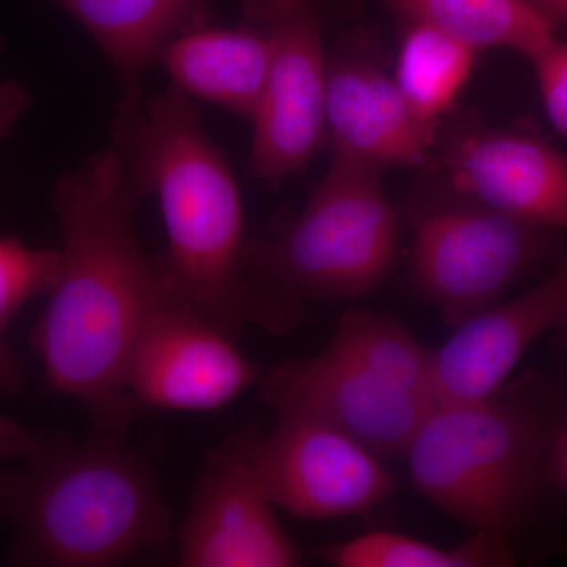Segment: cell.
Returning <instances> with one entry per match:
<instances>
[{
  "mask_svg": "<svg viewBox=\"0 0 567 567\" xmlns=\"http://www.w3.org/2000/svg\"><path fill=\"white\" fill-rule=\"evenodd\" d=\"M142 197L115 145L62 175L52 192L61 268L31 344L43 393L81 402L100 435L125 434L136 409L126 388L130 358L171 295L158 260L145 256L133 230Z\"/></svg>",
  "mask_w": 567,
  "mask_h": 567,
  "instance_id": "cell-1",
  "label": "cell"
},
{
  "mask_svg": "<svg viewBox=\"0 0 567 567\" xmlns=\"http://www.w3.org/2000/svg\"><path fill=\"white\" fill-rule=\"evenodd\" d=\"M111 134L141 193L158 196L167 235L158 264L175 300L229 336L248 323H293L245 274L240 189L192 96L173 85L122 99Z\"/></svg>",
  "mask_w": 567,
  "mask_h": 567,
  "instance_id": "cell-2",
  "label": "cell"
},
{
  "mask_svg": "<svg viewBox=\"0 0 567 567\" xmlns=\"http://www.w3.org/2000/svg\"><path fill=\"white\" fill-rule=\"evenodd\" d=\"M6 520L17 525L14 566L125 565L158 550L169 509L151 465L123 436H48L9 470Z\"/></svg>",
  "mask_w": 567,
  "mask_h": 567,
  "instance_id": "cell-3",
  "label": "cell"
},
{
  "mask_svg": "<svg viewBox=\"0 0 567 567\" xmlns=\"http://www.w3.org/2000/svg\"><path fill=\"white\" fill-rule=\"evenodd\" d=\"M398 238L399 216L380 173L334 156L297 218L245 245V274L290 311L297 300H350L385 278Z\"/></svg>",
  "mask_w": 567,
  "mask_h": 567,
  "instance_id": "cell-4",
  "label": "cell"
},
{
  "mask_svg": "<svg viewBox=\"0 0 567 567\" xmlns=\"http://www.w3.org/2000/svg\"><path fill=\"white\" fill-rule=\"evenodd\" d=\"M550 431L527 406L494 395L439 404L405 451L410 476L450 516L506 536L547 481Z\"/></svg>",
  "mask_w": 567,
  "mask_h": 567,
  "instance_id": "cell-5",
  "label": "cell"
},
{
  "mask_svg": "<svg viewBox=\"0 0 567 567\" xmlns=\"http://www.w3.org/2000/svg\"><path fill=\"white\" fill-rule=\"evenodd\" d=\"M412 281L457 328L494 306L548 251L555 229L524 221L453 189L410 213Z\"/></svg>",
  "mask_w": 567,
  "mask_h": 567,
  "instance_id": "cell-6",
  "label": "cell"
},
{
  "mask_svg": "<svg viewBox=\"0 0 567 567\" xmlns=\"http://www.w3.org/2000/svg\"><path fill=\"white\" fill-rule=\"evenodd\" d=\"M244 17L270 43L249 167L259 181L276 185L305 171L323 140L322 14L317 0H244Z\"/></svg>",
  "mask_w": 567,
  "mask_h": 567,
  "instance_id": "cell-7",
  "label": "cell"
},
{
  "mask_svg": "<svg viewBox=\"0 0 567 567\" xmlns=\"http://www.w3.org/2000/svg\"><path fill=\"white\" fill-rule=\"evenodd\" d=\"M265 436L240 435L246 461L275 506L297 517L365 514L394 491L380 456L301 412H278Z\"/></svg>",
  "mask_w": 567,
  "mask_h": 567,
  "instance_id": "cell-8",
  "label": "cell"
},
{
  "mask_svg": "<svg viewBox=\"0 0 567 567\" xmlns=\"http://www.w3.org/2000/svg\"><path fill=\"white\" fill-rule=\"evenodd\" d=\"M256 377V365L233 336L169 295L134 344L126 388L136 406L212 412L238 398Z\"/></svg>",
  "mask_w": 567,
  "mask_h": 567,
  "instance_id": "cell-9",
  "label": "cell"
},
{
  "mask_svg": "<svg viewBox=\"0 0 567 567\" xmlns=\"http://www.w3.org/2000/svg\"><path fill=\"white\" fill-rule=\"evenodd\" d=\"M453 192L550 229L567 227V156L533 134L458 123L435 142Z\"/></svg>",
  "mask_w": 567,
  "mask_h": 567,
  "instance_id": "cell-10",
  "label": "cell"
},
{
  "mask_svg": "<svg viewBox=\"0 0 567 567\" xmlns=\"http://www.w3.org/2000/svg\"><path fill=\"white\" fill-rule=\"evenodd\" d=\"M185 567H290L300 550L254 475L240 439L213 451L178 533Z\"/></svg>",
  "mask_w": 567,
  "mask_h": 567,
  "instance_id": "cell-11",
  "label": "cell"
},
{
  "mask_svg": "<svg viewBox=\"0 0 567 567\" xmlns=\"http://www.w3.org/2000/svg\"><path fill=\"white\" fill-rule=\"evenodd\" d=\"M262 391L278 412L319 417L380 457L405 454L439 405L394 390L327 350L278 365L264 380Z\"/></svg>",
  "mask_w": 567,
  "mask_h": 567,
  "instance_id": "cell-12",
  "label": "cell"
},
{
  "mask_svg": "<svg viewBox=\"0 0 567 567\" xmlns=\"http://www.w3.org/2000/svg\"><path fill=\"white\" fill-rule=\"evenodd\" d=\"M567 323V251L535 287L491 306L456 328L432 353L436 404H465L495 395L528 347L540 334Z\"/></svg>",
  "mask_w": 567,
  "mask_h": 567,
  "instance_id": "cell-13",
  "label": "cell"
},
{
  "mask_svg": "<svg viewBox=\"0 0 567 567\" xmlns=\"http://www.w3.org/2000/svg\"><path fill=\"white\" fill-rule=\"evenodd\" d=\"M324 130L334 156L377 173L435 169L436 134L417 121L394 78L365 55L338 52L328 59Z\"/></svg>",
  "mask_w": 567,
  "mask_h": 567,
  "instance_id": "cell-14",
  "label": "cell"
},
{
  "mask_svg": "<svg viewBox=\"0 0 567 567\" xmlns=\"http://www.w3.org/2000/svg\"><path fill=\"white\" fill-rule=\"evenodd\" d=\"M159 63L175 87L254 121L267 87L270 43L259 29L203 28L171 41Z\"/></svg>",
  "mask_w": 567,
  "mask_h": 567,
  "instance_id": "cell-15",
  "label": "cell"
},
{
  "mask_svg": "<svg viewBox=\"0 0 567 567\" xmlns=\"http://www.w3.org/2000/svg\"><path fill=\"white\" fill-rule=\"evenodd\" d=\"M80 22L110 61L122 99L140 95L142 78L182 33L207 25L208 0H50Z\"/></svg>",
  "mask_w": 567,
  "mask_h": 567,
  "instance_id": "cell-16",
  "label": "cell"
},
{
  "mask_svg": "<svg viewBox=\"0 0 567 567\" xmlns=\"http://www.w3.org/2000/svg\"><path fill=\"white\" fill-rule=\"evenodd\" d=\"M405 22L424 24L484 48L535 58L557 39V25L525 0H382Z\"/></svg>",
  "mask_w": 567,
  "mask_h": 567,
  "instance_id": "cell-17",
  "label": "cell"
},
{
  "mask_svg": "<svg viewBox=\"0 0 567 567\" xmlns=\"http://www.w3.org/2000/svg\"><path fill=\"white\" fill-rule=\"evenodd\" d=\"M405 25L394 80L417 121L436 134L472 76L481 50L429 25Z\"/></svg>",
  "mask_w": 567,
  "mask_h": 567,
  "instance_id": "cell-18",
  "label": "cell"
},
{
  "mask_svg": "<svg viewBox=\"0 0 567 567\" xmlns=\"http://www.w3.org/2000/svg\"><path fill=\"white\" fill-rule=\"evenodd\" d=\"M324 350L394 390L436 402L432 353L393 317L360 309L346 312Z\"/></svg>",
  "mask_w": 567,
  "mask_h": 567,
  "instance_id": "cell-19",
  "label": "cell"
},
{
  "mask_svg": "<svg viewBox=\"0 0 567 567\" xmlns=\"http://www.w3.org/2000/svg\"><path fill=\"white\" fill-rule=\"evenodd\" d=\"M320 557L339 567H498L516 565L505 535L476 529L454 548H443L390 532L368 533L320 548Z\"/></svg>",
  "mask_w": 567,
  "mask_h": 567,
  "instance_id": "cell-20",
  "label": "cell"
},
{
  "mask_svg": "<svg viewBox=\"0 0 567 567\" xmlns=\"http://www.w3.org/2000/svg\"><path fill=\"white\" fill-rule=\"evenodd\" d=\"M61 251L31 248L14 237H0V336L22 306L50 295L58 281Z\"/></svg>",
  "mask_w": 567,
  "mask_h": 567,
  "instance_id": "cell-21",
  "label": "cell"
},
{
  "mask_svg": "<svg viewBox=\"0 0 567 567\" xmlns=\"http://www.w3.org/2000/svg\"><path fill=\"white\" fill-rule=\"evenodd\" d=\"M529 61L535 65L548 121L567 137V41L555 39Z\"/></svg>",
  "mask_w": 567,
  "mask_h": 567,
  "instance_id": "cell-22",
  "label": "cell"
},
{
  "mask_svg": "<svg viewBox=\"0 0 567 567\" xmlns=\"http://www.w3.org/2000/svg\"><path fill=\"white\" fill-rule=\"evenodd\" d=\"M47 432L31 431L0 413V524L6 520V491L9 480L7 464L25 461L47 442Z\"/></svg>",
  "mask_w": 567,
  "mask_h": 567,
  "instance_id": "cell-23",
  "label": "cell"
},
{
  "mask_svg": "<svg viewBox=\"0 0 567 567\" xmlns=\"http://www.w3.org/2000/svg\"><path fill=\"white\" fill-rule=\"evenodd\" d=\"M546 476L548 483L567 494V415L550 431Z\"/></svg>",
  "mask_w": 567,
  "mask_h": 567,
  "instance_id": "cell-24",
  "label": "cell"
},
{
  "mask_svg": "<svg viewBox=\"0 0 567 567\" xmlns=\"http://www.w3.org/2000/svg\"><path fill=\"white\" fill-rule=\"evenodd\" d=\"M28 106V92L18 82L0 81V141L9 136Z\"/></svg>",
  "mask_w": 567,
  "mask_h": 567,
  "instance_id": "cell-25",
  "label": "cell"
},
{
  "mask_svg": "<svg viewBox=\"0 0 567 567\" xmlns=\"http://www.w3.org/2000/svg\"><path fill=\"white\" fill-rule=\"evenodd\" d=\"M25 369L21 358L0 341V394L17 398L25 386Z\"/></svg>",
  "mask_w": 567,
  "mask_h": 567,
  "instance_id": "cell-26",
  "label": "cell"
},
{
  "mask_svg": "<svg viewBox=\"0 0 567 567\" xmlns=\"http://www.w3.org/2000/svg\"><path fill=\"white\" fill-rule=\"evenodd\" d=\"M555 25L567 24V0H525Z\"/></svg>",
  "mask_w": 567,
  "mask_h": 567,
  "instance_id": "cell-27",
  "label": "cell"
},
{
  "mask_svg": "<svg viewBox=\"0 0 567 567\" xmlns=\"http://www.w3.org/2000/svg\"><path fill=\"white\" fill-rule=\"evenodd\" d=\"M559 333H561L563 347H565L567 353V323L561 328V330H559Z\"/></svg>",
  "mask_w": 567,
  "mask_h": 567,
  "instance_id": "cell-28",
  "label": "cell"
}]
</instances>
